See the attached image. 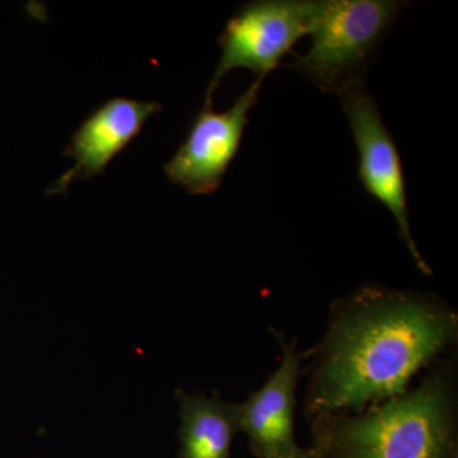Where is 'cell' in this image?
Wrapping results in <instances>:
<instances>
[{
  "mask_svg": "<svg viewBox=\"0 0 458 458\" xmlns=\"http://www.w3.org/2000/svg\"><path fill=\"white\" fill-rule=\"evenodd\" d=\"M454 311L424 295L363 286L340 303L313 373V417L360 412L408 391L457 336Z\"/></svg>",
  "mask_w": 458,
  "mask_h": 458,
  "instance_id": "cell-1",
  "label": "cell"
},
{
  "mask_svg": "<svg viewBox=\"0 0 458 458\" xmlns=\"http://www.w3.org/2000/svg\"><path fill=\"white\" fill-rule=\"evenodd\" d=\"M321 458H458L454 394L442 373L360 412L316 417Z\"/></svg>",
  "mask_w": 458,
  "mask_h": 458,
  "instance_id": "cell-2",
  "label": "cell"
},
{
  "mask_svg": "<svg viewBox=\"0 0 458 458\" xmlns=\"http://www.w3.org/2000/svg\"><path fill=\"white\" fill-rule=\"evenodd\" d=\"M408 3L399 0H315L311 47L292 64L319 89L342 96L364 75Z\"/></svg>",
  "mask_w": 458,
  "mask_h": 458,
  "instance_id": "cell-3",
  "label": "cell"
},
{
  "mask_svg": "<svg viewBox=\"0 0 458 458\" xmlns=\"http://www.w3.org/2000/svg\"><path fill=\"white\" fill-rule=\"evenodd\" d=\"M315 0H256L243 4L229 18L221 36V59L205 90L213 95L233 69H247L264 80L309 33Z\"/></svg>",
  "mask_w": 458,
  "mask_h": 458,
  "instance_id": "cell-4",
  "label": "cell"
},
{
  "mask_svg": "<svg viewBox=\"0 0 458 458\" xmlns=\"http://www.w3.org/2000/svg\"><path fill=\"white\" fill-rule=\"evenodd\" d=\"M340 98L360 155L358 176L361 185L367 194L393 214L400 237L408 247L418 269L426 276H432V270L419 252L412 237L399 149L385 125L376 99L367 89L366 84L349 89Z\"/></svg>",
  "mask_w": 458,
  "mask_h": 458,
  "instance_id": "cell-5",
  "label": "cell"
},
{
  "mask_svg": "<svg viewBox=\"0 0 458 458\" xmlns=\"http://www.w3.org/2000/svg\"><path fill=\"white\" fill-rule=\"evenodd\" d=\"M262 81L256 78L222 113L213 110V102L204 101L188 137L165 165V176L174 185L192 195H209L221 188L240 150L250 111L258 104Z\"/></svg>",
  "mask_w": 458,
  "mask_h": 458,
  "instance_id": "cell-6",
  "label": "cell"
},
{
  "mask_svg": "<svg viewBox=\"0 0 458 458\" xmlns=\"http://www.w3.org/2000/svg\"><path fill=\"white\" fill-rule=\"evenodd\" d=\"M162 110L157 102L116 98L99 105L72 135L64 156L73 159L71 170L47 190V195H63L72 183L101 176L108 164L131 143L148 120Z\"/></svg>",
  "mask_w": 458,
  "mask_h": 458,
  "instance_id": "cell-7",
  "label": "cell"
},
{
  "mask_svg": "<svg viewBox=\"0 0 458 458\" xmlns=\"http://www.w3.org/2000/svg\"><path fill=\"white\" fill-rule=\"evenodd\" d=\"M283 358L278 369L260 390L240 403V429L249 437L250 447L259 458L291 456L298 445L294 438V411L301 367L311 352H298L297 344L276 333Z\"/></svg>",
  "mask_w": 458,
  "mask_h": 458,
  "instance_id": "cell-8",
  "label": "cell"
},
{
  "mask_svg": "<svg viewBox=\"0 0 458 458\" xmlns=\"http://www.w3.org/2000/svg\"><path fill=\"white\" fill-rule=\"evenodd\" d=\"M180 415V458H231L232 443L240 432V403L218 394L176 391Z\"/></svg>",
  "mask_w": 458,
  "mask_h": 458,
  "instance_id": "cell-9",
  "label": "cell"
},
{
  "mask_svg": "<svg viewBox=\"0 0 458 458\" xmlns=\"http://www.w3.org/2000/svg\"><path fill=\"white\" fill-rule=\"evenodd\" d=\"M284 458H321L318 452H316L315 448H301L298 447L297 450L291 454V456Z\"/></svg>",
  "mask_w": 458,
  "mask_h": 458,
  "instance_id": "cell-10",
  "label": "cell"
}]
</instances>
